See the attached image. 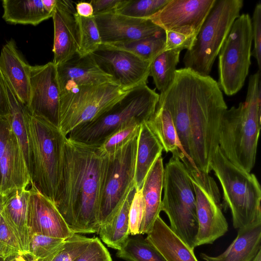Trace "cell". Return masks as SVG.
<instances>
[{
	"mask_svg": "<svg viewBox=\"0 0 261 261\" xmlns=\"http://www.w3.org/2000/svg\"><path fill=\"white\" fill-rule=\"evenodd\" d=\"M102 44L133 41L163 31L148 18H138L116 12L94 15Z\"/></svg>",
	"mask_w": 261,
	"mask_h": 261,
	"instance_id": "obj_16",
	"label": "cell"
},
{
	"mask_svg": "<svg viewBox=\"0 0 261 261\" xmlns=\"http://www.w3.org/2000/svg\"><path fill=\"white\" fill-rule=\"evenodd\" d=\"M179 159L189 172L195 194L198 224L195 246L212 244L228 230L219 188L209 174L199 170L184 155Z\"/></svg>",
	"mask_w": 261,
	"mask_h": 261,
	"instance_id": "obj_12",
	"label": "cell"
},
{
	"mask_svg": "<svg viewBox=\"0 0 261 261\" xmlns=\"http://www.w3.org/2000/svg\"><path fill=\"white\" fill-rule=\"evenodd\" d=\"M170 0H127L117 13L138 18H148L156 13Z\"/></svg>",
	"mask_w": 261,
	"mask_h": 261,
	"instance_id": "obj_37",
	"label": "cell"
},
{
	"mask_svg": "<svg viewBox=\"0 0 261 261\" xmlns=\"http://www.w3.org/2000/svg\"><path fill=\"white\" fill-rule=\"evenodd\" d=\"M2 195L0 194V223L2 219Z\"/></svg>",
	"mask_w": 261,
	"mask_h": 261,
	"instance_id": "obj_51",
	"label": "cell"
},
{
	"mask_svg": "<svg viewBox=\"0 0 261 261\" xmlns=\"http://www.w3.org/2000/svg\"><path fill=\"white\" fill-rule=\"evenodd\" d=\"M138 134L113 153L106 154L98 207L99 229L111 221L129 193L136 188Z\"/></svg>",
	"mask_w": 261,
	"mask_h": 261,
	"instance_id": "obj_9",
	"label": "cell"
},
{
	"mask_svg": "<svg viewBox=\"0 0 261 261\" xmlns=\"http://www.w3.org/2000/svg\"><path fill=\"white\" fill-rule=\"evenodd\" d=\"M67 239L33 234L30 237L29 253L25 256L28 261H52L62 249Z\"/></svg>",
	"mask_w": 261,
	"mask_h": 261,
	"instance_id": "obj_35",
	"label": "cell"
},
{
	"mask_svg": "<svg viewBox=\"0 0 261 261\" xmlns=\"http://www.w3.org/2000/svg\"><path fill=\"white\" fill-rule=\"evenodd\" d=\"M57 67L61 93L81 86L115 83L112 77L99 67L91 54H76Z\"/></svg>",
	"mask_w": 261,
	"mask_h": 261,
	"instance_id": "obj_20",
	"label": "cell"
},
{
	"mask_svg": "<svg viewBox=\"0 0 261 261\" xmlns=\"http://www.w3.org/2000/svg\"><path fill=\"white\" fill-rule=\"evenodd\" d=\"M1 194L2 216L18 239L24 255H27L30 242L27 224L30 190L15 188Z\"/></svg>",
	"mask_w": 261,
	"mask_h": 261,
	"instance_id": "obj_21",
	"label": "cell"
},
{
	"mask_svg": "<svg viewBox=\"0 0 261 261\" xmlns=\"http://www.w3.org/2000/svg\"><path fill=\"white\" fill-rule=\"evenodd\" d=\"M146 122L164 150L175 155L183 153L173 119L167 109L157 105L154 112Z\"/></svg>",
	"mask_w": 261,
	"mask_h": 261,
	"instance_id": "obj_31",
	"label": "cell"
},
{
	"mask_svg": "<svg viewBox=\"0 0 261 261\" xmlns=\"http://www.w3.org/2000/svg\"><path fill=\"white\" fill-rule=\"evenodd\" d=\"M144 213V204L141 189H136L129 212V233L139 234Z\"/></svg>",
	"mask_w": 261,
	"mask_h": 261,
	"instance_id": "obj_41",
	"label": "cell"
},
{
	"mask_svg": "<svg viewBox=\"0 0 261 261\" xmlns=\"http://www.w3.org/2000/svg\"><path fill=\"white\" fill-rule=\"evenodd\" d=\"M253 38L248 14L234 21L218 54L219 86L227 96L237 94L244 86L251 65Z\"/></svg>",
	"mask_w": 261,
	"mask_h": 261,
	"instance_id": "obj_11",
	"label": "cell"
},
{
	"mask_svg": "<svg viewBox=\"0 0 261 261\" xmlns=\"http://www.w3.org/2000/svg\"><path fill=\"white\" fill-rule=\"evenodd\" d=\"M216 0H170L148 19L166 31L196 38Z\"/></svg>",
	"mask_w": 261,
	"mask_h": 261,
	"instance_id": "obj_14",
	"label": "cell"
},
{
	"mask_svg": "<svg viewBox=\"0 0 261 261\" xmlns=\"http://www.w3.org/2000/svg\"><path fill=\"white\" fill-rule=\"evenodd\" d=\"M127 0H92L94 15L117 12Z\"/></svg>",
	"mask_w": 261,
	"mask_h": 261,
	"instance_id": "obj_46",
	"label": "cell"
},
{
	"mask_svg": "<svg viewBox=\"0 0 261 261\" xmlns=\"http://www.w3.org/2000/svg\"><path fill=\"white\" fill-rule=\"evenodd\" d=\"M136 190L129 193L111 221L99 229L101 240L113 249L119 250L129 238V212Z\"/></svg>",
	"mask_w": 261,
	"mask_h": 261,
	"instance_id": "obj_30",
	"label": "cell"
},
{
	"mask_svg": "<svg viewBox=\"0 0 261 261\" xmlns=\"http://www.w3.org/2000/svg\"><path fill=\"white\" fill-rule=\"evenodd\" d=\"M166 50L189 49L195 38L174 31H166Z\"/></svg>",
	"mask_w": 261,
	"mask_h": 261,
	"instance_id": "obj_44",
	"label": "cell"
},
{
	"mask_svg": "<svg viewBox=\"0 0 261 261\" xmlns=\"http://www.w3.org/2000/svg\"><path fill=\"white\" fill-rule=\"evenodd\" d=\"M163 148L146 121L140 125L138 136L135 168L136 189H141L144 179Z\"/></svg>",
	"mask_w": 261,
	"mask_h": 261,
	"instance_id": "obj_28",
	"label": "cell"
},
{
	"mask_svg": "<svg viewBox=\"0 0 261 261\" xmlns=\"http://www.w3.org/2000/svg\"><path fill=\"white\" fill-rule=\"evenodd\" d=\"M181 51L166 50L151 62L149 76L152 77L156 88L160 93L166 90L173 83Z\"/></svg>",
	"mask_w": 261,
	"mask_h": 261,
	"instance_id": "obj_32",
	"label": "cell"
},
{
	"mask_svg": "<svg viewBox=\"0 0 261 261\" xmlns=\"http://www.w3.org/2000/svg\"><path fill=\"white\" fill-rule=\"evenodd\" d=\"M145 240L166 261H198L193 248L187 245L159 216Z\"/></svg>",
	"mask_w": 261,
	"mask_h": 261,
	"instance_id": "obj_25",
	"label": "cell"
},
{
	"mask_svg": "<svg viewBox=\"0 0 261 261\" xmlns=\"http://www.w3.org/2000/svg\"><path fill=\"white\" fill-rule=\"evenodd\" d=\"M252 261H261V251L258 252Z\"/></svg>",
	"mask_w": 261,
	"mask_h": 261,
	"instance_id": "obj_50",
	"label": "cell"
},
{
	"mask_svg": "<svg viewBox=\"0 0 261 261\" xmlns=\"http://www.w3.org/2000/svg\"><path fill=\"white\" fill-rule=\"evenodd\" d=\"M102 45L129 52L144 61L151 62L159 55L165 50V32L133 41Z\"/></svg>",
	"mask_w": 261,
	"mask_h": 261,
	"instance_id": "obj_33",
	"label": "cell"
},
{
	"mask_svg": "<svg viewBox=\"0 0 261 261\" xmlns=\"http://www.w3.org/2000/svg\"><path fill=\"white\" fill-rule=\"evenodd\" d=\"M261 251V223L238 229L237 237L221 254L200 256L204 261H252Z\"/></svg>",
	"mask_w": 261,
	"mask_h": 261,
	"instance_id": "obj_26",
	"label": "cell"
},
{
	"mask_svg": "<svg viewBox=\"0 0 261 261\" xmlns=\"http://www.w3.org/2000/svg\"><path fill=\"white\" fill-rule=\"evenodd\" d=\"M3 18L11 24L37 25L52 17L53 13L47 11L42 0H4Z\"/></svg>",
	"mask_w": 261,
	"mask_h": 261,
	"instance_id": "obj_29",
	"label": "cell"
},
{
	"mask_svg": "<svg viewBox=\"0 0 261 261\" xmlns=\"http://www.w3.org/2000/svg\"><path fill=\"white\" fill-rule=\"evenodd\" d=\"M12 129L7 117L0 115V190L2 184V166Z\"/></svg>",
	"mask_w": 261,
	"mask_h": 261,
	"instance_id": "obj_45",
	"label": "cell"
},
{
	"mask_svg": "<svg viewBox=\"0 0 261 261\" xmlns=\"http://www.w3.org/2000/svg\"><path fill=\"white\" fill-rule=\"evenodd\" d=\"M0 69L19 99L27 106L30 94L31 65L17 50L16 43L12 39L2 49Z\"/></svg>",
	"mask_w": 261,
	"mask_h": 261,
	"instance_id": "obj_22",
	"label": "cell"
},
{
	"mask_svg": "<svg viewBox=\"0 0 261 261\" xmlns=\"http://www.w3.org/2000/svg\"><path fill=\"white\" fill-rule=\"evenodd\" d=\"M164 167L162 156L155 161L148 172L141 188L144 213L139 234H147L161 212Z\"/></svg>",
	"mask_w": 261,
	"mask_h": 261,
	"instance_id": "obj_24",
	"label": "cell"
},
{
	"mask_svg": "<svg viewBox=\"0 0 261 261\" xmlns=\"http://www.w3.org/2000/svg\"><path fill=\"white\" fill-rule=\"evenodd\" d=\"M93 238L74 233L66 240L62 249L52 261H74L87 248Z\"/></svg>",
	"mask_w": 261,
	"mask_h": 261,
	"instance_id": "obj_40",
	"label": "cell"
},
{
	"mask_svg": "<svg viewBox=\"0 0 261 261\" xmlns=\"http://www.w3.org/2000/svg\"><path fill=\"white\" fill-rule=\"evenodd\" d=\"M116 256L126 261H166L163 256L145 239L128 238Z\"/></svg>",
	"mask_w": 261,
	"mask_h": 261,
	"instance_id": "obj_36",
	"label": "cell"
},
{
	"mask_svg": "<svg viewBox=\"0 0 261 261\" xmlns=\"http://www.w3.org/2000/svg\"><path fill=\"white\" fill-rule=\"evenodd\" d=\"M92 56L99 67L111 75L114 82L128 91L144 83L149 76L151 62L124 50L101 44Z\"/></svg>",
	"mask_w": 261,
	"mask_h": 261,
	"instance_id": "obj_15",
	"label": "cell"
},
{
	"mask_svg": "<svg viewBox=\"0 0 261 261\" xmlns=\"http://www.w3.org/2000/svg\"><path fill=\"white\" fill-rule=\"evenodd\" d=\"M159 94L147 83L129 90L109 111L96 119L74 128L67 136L73 141L89 145H100L119 129L147 121L155 111Z\"/></svg>",
	"mask_w": 261,
	"mask_h": 261,
	"instance_id": "obj_4",
	"label": "cell"
},
{
	"mask_svg": "<svg viewBox=\"0 0 261 261\" xmlns=\"http://www.w3.org/2000/svg\"><path fill=\"white\" fill-rule=\"evenodd\" d=\"M29 190L27 224L30 237L34 233L65 239L72 236L74 233L55 203L34 186Z\"/></svg>",
	"mask_w": 261,
	"mask_h": 261,
	"instance_id": "obj_17",
	"label": "cell"
},
{
	"mask_svg": "<svg viewBox=\"0 0 261 261\" xmlns=\"http://www.w3.org/2000/svg\"><path fill=\"white\" fill-rule=\"evenodd\" d=\"M186 91L190 129L191 159L209 174L219 147L222 117L227 107L218 82L186 68L179 69Z\"/></svg>",
	"mask_w": 261,
	"mask_h": 261,
	"instance_id": "obj_2",
	"label": "cell"
},
{
	"mask_svg": "<svg viewBox=\"0 0 261 261\" xmlns=\"http://www.w3.org/2000/svg\"><path fill=\"white\" fill-rule=\"evenodd\" d=\"M242 0H216L192 45L182 60L185 68L210 75L234 20L240 15Z\"/></svg>",
	"mask_w": 261,
	"mask_h": 261,
	"instance_id": "obj_7",
	"label": "cell"
},
{
	"mask_svg": "<svg viewBox=\"0 0 261 261\" xmlns=\"http://www.w3.org/2000/svg\"><path fill=\"white\" fill-rule=\"evenodd\" d=\"M30 86L26 106L30 114L58 127L61 91L57 66L53 62L31 66Z\"/></svg>",
	"mask_w": 261,
	"mask_h": 261,
	"instance_id": "obj_13",
	"label": "cell"
},
{
	"mask_svg": "<svg viewBox=\"0 0 261 261\" xmlns=\"http://www.w3.org/2000/svg\"><path fill=\"white\" fill-rule=\"evenodd\" d=\"M163 190L161 210L168 216L170 228L194 249L198 228L195 194L189 172L176 155L164 168Z\"/></svg>",
	"mask_w": 261,
	"mask_h": 261,
	"instance_id": "obj_6",
	"label": "cell"
},
{
	"mask_svg": "<svg viewBox=\"0 0 261 261\" xmlns=\"http://www.w3.org/2000/svg\"><path fill=\"white\" fill-rule=\"evenodd\" d=\"M31 179L16 137L12 130L2 166L0 194L15 188H27Z\"/></svg>",
	"mask_w": 261,
	"mask_h": 261,
	"instance_id": "obj_27",
	"label": "cell"
},
{
	"mask_svg": "<svg viewBox=\"0 0 261 261\" xmlns=\"http://www.w3.org/2000/svg\"><path fill=\"white\" fill-rule=\"evenodd\" d=\"M106 156L99 145L65 139L55 204L73 233L98 232Z\"/></svg>",
	"mask_w": 261,
	"mask_h": 261,
	"instance_id": "obj_1",
	"label": "cell"
},
{
	"mask_svg": "<svg viewBox=\"0 0 261 261\" xmlns=\"http://www.w3.org/2000/svg\"><path fill=\"white\" fill-rule=\"evenodd\" d=\"M56 2L57 0H42L44 8L50 13H53Z\"/></svg>",
	"mask_w": 261,
	"mask_h": 261,
	"instance_id": "obj_49",
	"label": "cell"
},
{
	"mask_svg": "<svg viewBox=\"0 0 261 261\" xmlns=\"http://www.w3.org/2000/svg\"><path fill=\"white\" fill-rule=\"evenodd\" d=\"M158 105L170 112L182 152L186 158L192 162L191 159L190 129L187 96L178 69L176 71L173 83L166 90L159 94Z\"/></svg>",
	"mask_w": 261,
	"mask_h": 261,
	"instance_id": "obj_19",
	"label": "cell"
},
{
	"mask_svg": "<svg viewBox=\"0 0 261 261\" xmlns=\"http://www.w3.org/2000/svg\"><path fill=\"white\" fill-rule=\"evenodd\" d=\"M19 255H24L19 242L2 216L0 223V258L5 261Z\"/></svg>",
	"mask_w": 261,
	"mask_h": 261,
	"instance_id": "obj_38",
	"label": "cell"
},
{
	"mask_svg": "<svg viewBox=\"0 0 261 261\" xmlns=\"http://www.w3.org/2000/svg\"><path fill=\"white\" fill-rule=\"evenodd\" d=\"M76 13L81 17H91L94 16L93 8L89 2H80L76 4Z\"/></svg>",
	"mask_w": 261,
	"mask_h": 261,
	"instance_id": "obj_48",
	"label": "cell"
},
{
	"mask_svg": "<svg viewBox=\"0 0 261 261\" xmlns=\"http://www.w3.org/2000/svg\"><path fill=\"white\" fill-rule=\"evenodd\" d=\"M128 91L115 83H108L81 86L61 92L58 127L67 136L76 127L109 111Z\"/></svg>",
	"mask_w": 261,
	"mask_h": 261,
	"instance_id": "obj_10",
	"label": "cell"
},
{
	"mask_svg": "<svg viewBox=\"0 0 261 261\" xmlns=\"http://www.w3.org/2000/svg\"><path fill=\"white\" fill-rule=\"evenodd\" d=\"M74 261H113L111 255L97 237H93L92 241L86 249Z\"/></svg>",
	"mask_w": 261,
	"mask_h": 261,
	"instance_id": "obj_42",
	"label": "cell"
},
{
	"mask_svg": "<svg viewBox=\"0 0 261 261\" xmlns=\"http://www.w3.org/2000/svg\"><path fill=\"white\" fill-rule=\"evenodd\" d=\"M75 13L72 2L57 0L52 16L54 28L53 62L57 66L77 54L78 34Z\"/></svg>",
	"mask_w": 261,
	"mask_h": 261,
	"instance_id": "obj_18",
	"label": "cell"
},
{
	"mask_svg": "<svg viewBox=\"0 0 261 261\" xmlns=\"http://www.w3.org/2000/svg\"><path fill=\"white\" fill-rule=\"evenodd\" d=\"M260 71L249 76L245 101L224 113L219 133L222 153L233 165L248 172L255 163L260 130Z\"/></svg>",
	"mask_w": 261,
	"mask_h": 261,
	"instance_id": "obj_3",
	"label": "cell"
},
{
	"mask_svg": "<svg viewBox=\"0 0 261 261\" xmlns=\"http://www.w3.org/2000/svg\"><path fill=\"white\" fill-rule=\"evenodd\" d=\"M4 79L9 106L7 118L21 149L31 180L34 175L35 161L28 125L29 113L4 76Z\"/></svg>",
	"mask_w": 261,
	"mask_h": 261,
	"instance_id": "obj_23",
	"label": "cell"
},
{
	"mask_svg": "<svg viewBox=\"0 0 261 261\" xmlns=\"http://www.w3.org/2000/svg\"><path fill=\"white\" fill-rule=\"evenodd\" d=\"M0 261H4V260L0 258Z\"/></svg>",
	"mask_w": 261,
	"mask_h": 261,
	"instance_id": "obj_52",
	"label": "cell"
},
{
	"mask_svg": "<svg viewBox=\"0 0 261 261\" xmlns=\"http://www.w3.org/2000/svg\"><path fill=\"white\" fill-rule=\"evenodd\" d=\"M251 19L252 38L254 48L251 56L256 59L258 70L261 68V3L258 2L255 6Z\"/></svg>",
	"mask_w": 261,
	"mask_h": 261,
	"instance_id": "obj_43",
	"label": "cell"
},
{
	"mask_svg": "<svg viewBox=\"0 0 261 261\" xmlns=\"http://www.w3.org/2000/svg\"><path fill=\"white\" fill-rule=\"evenodd\" d=\"M28 125L35 160L34 175L31 184L55 203L67 136L58 126L30 113Z\"/></svg>",
	"mask_w": 261,
	"mask_h": 261,
	"instance_id": "obj_8",
	"label": "cell"
},
{
	"mask_svg": "<svg viewBox=\"0 0 261 261\" xmlns=\"http://www.w3.org/2000/svg\"><path fill=\"white\" fill-rule=\"evenodd\" d=\"M140 125L133 124L119 129L105 139L100 148L107 154L113 153L139 133Z\"/></svg>",
	"mask_w": 261,
	"mask_h": 261,
	"instance_id": "obj_39",
	"label": "cell"
},
{
	"mask_svg": "<svg viewBox=\"0 0 261 261\" xmlns=\"http://www.w3.org/2000/svg\"><path fill=\"white\" fill-rule=\"evenodd\" d=\"M74 17L78 34V49L80 56L91 55L99 49L102 41L94 16L84 17L76 12Z\"/></svg>",
	"mask_w": 261,
	"mask_h": 261,
	"instance_id": "obj_34",
	"label": "cell"
},
{
	"mask_svg": "<svg viewBox=\"0 0 261 261\" xmlns=\"http://www.w3.org/2000/svg\"><path fill=\"white\" fill-rule=\"evenodd\" d=\"M223 192V207L229 208L234 228L261 223V188L254 174L231 163L218 147L211 163Z\"/></svg>",
	"mask_w": 261,
	"mask_h": 261,
	"instance_id": "obj_5",
	"label": "cell"
},
{
	"mask_svg": "<svg viewBox=\"0 0 261 261\" xmlns=\"http://www.w3.org/2000/svg\"><path fill=\"white\" fill-rule=\"evenodd\" d=\"M9 114V101L4 76L0 69V115L7 117Z\"/></svg>",
	"mask_w": 261,
	"mask_h": 261,
	"instance_id": "obj_47",
	"label": "cell"
}]
</instances>
